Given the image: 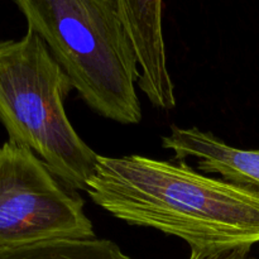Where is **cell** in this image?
Wrapping results in <instances>:
<instances>
[{
  "mask_svg": "<svg viewBox=\"0 0 259 259\" xmlns=\"http://www.w3.org/2000/svg\"><path fill=\"white\" fill-rule=\"evenodd\" d=\"M86 192L116 219L187 243L206 259L259 243V189L212 179L184 161L99 156Z\"/></svg>",
  "mask_w": 259,
  "mask_h": 259,
  "instance_id": "1",
  "label": "cell"
},
{
  "mask_svg": "<svg viewBox=\"0 0 259 259\" xmlns=\"http://www.w3.org/2000/svg\"><path fill=\"white\" fill-rule=\"evenodd\" d=\"M99 115L138 124V58L118 0H13Z\"/></svg>",
  "mask_w": 259,
  "mask_h": 259,
  "instance_id": "2",
  "label": "cell"
},
{
  "mask_svg": "<svg viewBox=\"0 0 259 259\" xmlns=\"http://www.w3.org/2000/svg\"><path fill=\"white\" fill-rule=\"evenodd\" d=\"M73 90L45 40L28 28L24 37L0 42V121L9 141L29 148L71 191H86L99 154L66 115Z\"/></svg>",
  "mask_w": 259,
  "mask_h": 259,
  "instance_id": "3",
  "label": "cell"
},
{
  "mask_svg": "<svg viewBox=\"0 0 259 259\" xmlns=\"http://www.w3.org/2000/svg\"><path fill=\"white\" fill-rule=\"evenodd\" d=\"M83 205L29 148L0 147V247L95 238Z\"/></svg>",
  "mask_w": 259,
  "mask_h": 259,
  "instance_id": "4",
  "label": "cell"
},
{
  "mask_svg": "<svg viewBox=\"0 0 259 259\" xmlns=\"http://www.w3.org/2000/svg\"><path fill=\"white\" fill-rule=\"evenodd\" d=\"M141 66L138 86L156 108L176 106L162 28L163 0H118Z\"/></svg>",
  "mask_w": 259,
  "mask_h": 259,
  "instance_id": "5",
  "label": "cell"
},
{
  "mask_svg": "<svg viewBox=\"0 0 259 259\" xmlns=\"http://www.w3.org/2000/svg\"><path fill=\"white\" fill-rule=\"evenodd\" d=\"M162 147L174 152L176 161L196 158L204 174H219L228 182L259 187V151L234 148L209 132L176 125L162 138Z\"/></svg>",
  "mask_w": 259,
  "mask_h": 259,
  "instance_id": "6",
  "label": "cell"
},
{
  "mask_svg": "<svg viewBox=\"0 0 259 259\" xmlns=\"http://www.w3.org/2000/svg\"><path fill=\"white\" fill-rule=\"evenodd\" d=\"M0 259H133L108 239H62L0 247Z\"/></svg>",
  "mask_w": 259,
  "mask_h": 259,
  "instance_id": "7",
  "label": "cell"
},
{
  "mask_svg": "<svg viewBox=\"0 0 259 259\" xmlns=\"http://www.w3.org/2000/svg\"><path fill=\"white\" fill-rule=\"evenodd\" d=\"M206 259H255L250 254V249H244V250H235V252L227 253V254L219 255V257H212V258H206Z\"/></svg>",
  "mask_w": 259,
  "mask_h": 259,
  "instance_id": "8",
  "label": "cell"
}]
</instances>
